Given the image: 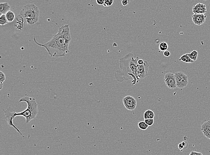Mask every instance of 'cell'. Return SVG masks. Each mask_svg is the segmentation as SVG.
<instances>
[{
	"label": "cell",
	"instance_id": "obj_1",
	"mask_svg": "<svg viewBox=\"0 0 210 155\" xmlns=\"http://www.w3.org/2000/svg\"><path fill=\"white\" fill-rule=\"evenodd\" d=\"M69 25H63L58 29V32L53 35L52 38L45 43L38 42L35 37L34 41L38 45L45 48L50 56L52 57H63L69 53V46L71 41Z\"/></svg>",
	"mask_w": 210,
	"mask_h": 155
},
{
	"label": "cell",
	"instance_id": "obj_2",
	"mask_svg": "<svg viewBox=\"0 0 210 155\" xmlns=\"http://www.w3.org/2000/svg\"><path fill=\"white\" fill-rule=\"evenodd\" d=\"M139 57H137L134 59L133 56V54H130L125 55L120 60V67L121 72L119 71V73L122 74L123 76V80L124 79L125 75H126V80H127V75L132 78V85H135L138 83L140 79H138L137 74L138 61Z\"/></svg>",
	"mask_w": 210,
	"mask_h": 155
},
{
	"label": "cell",
	"instance_id": "obj_3",
	"mask_svg": "<svg viewBox=\"0 0 210 155\" xmlns=\"http://www.w3.org/2000/svg\"><path fill=\"white\" fill-rule=\"evenodd\" d=\"M25 102L28 104L27 109L22 112L16 113L14 115V118L18 116H22L26 118V124L29 123L32 120L36 118L38 113V104L36 99L31 97L25 96L21 98L19 102Z\"/></svg>",
	"mask_w": 210,
	"mask_h": 155
},
{
	"label": "cell",
	"instance_id": "obj_4",
	"mask_svg": "<svg viewBox=\"0 0 210 155\" xmlns=\"http://www.w3.org/2000/svg\"><path fill=\"white\" fill-rule=\"evenodd\" d=\"M20 14L28 24L33 25L39 21L40 11L34 4H27L23 6Z\"/></svg>",
	"mask_w": 210,
	"mask_h": 155
},
{
	"label": "cell",
	"instance_id": "obj_5",
	"mask_svg": "<svg viewBox=\"0 0 210 155\" xmlns=\"http://www.w3.org/2000/svg\"><path fill=\"white\" fill-rule=\"evenodd\" d=\"M3 111L5 113V119L6 122H7L8 125L10 127H13L14 128L16 129V130L20 134V135L23 136V134L20 132V130L17 127L16 125L14 124V123H13V120L15 118L14 117V115L15 114V113H16L14 110L11 106H9L7 110H3Z\"/></svg>",
	"mask_w": 210,
	"mask_h": 155
},
{
	"label": "cell",
	"instance_id": "obj_6",
	"mask_svg": "<svg viewBox=\"0 0 210 155\" xmlns=\"http://www.w3.org/2000/svg\"><path fill=\"white\" fill-rule=\"evenodd\" d=\"M177 86L179 88H183L188 84V77L182 72H177L175 73Z\"/></svg>",
	"mask_w": 210,
	"mask_h": 155
},
{
	"label": "cell",
	"instance_id": "obj_7",
	"mask_svg": "<svg viewBox=\"0 0 210 155\" xmlns=\"http://www.w3.org/2000/svg\"><path fill=\"white\" fill-rule=\"evenodd\" d=\"M149 65L148 62L146 60L143 65H138L137 74L139 79H143L148 76Z\"/></svg>",
	"mask_w": 210,
	"mask_h": 155
},
{
	"label": "cell",
	"instance_id": "obj_8",
	"mask_svg": "<svg viewBox=\"0 0 210 155\" xmlns=\"http://www.w3.org/2000/svg\"><path fill=\"white\" fill-rule=\"evenodd\" d=\"M164 81L166 86L169 89H175L177 87L175 74L172 73L166 74L164 77Z\"/></svg>",
	"mask_w": 210,
	"mask_h": 155
},
{
	"label": "cell",
	"instance_id": "obj_9",
	"mask_svg": "<svg viewBox=\"0 0 210 155\" xmlns=\"http://www.w3.org/2000/svg\"><path fill=\"white\" fill-rule=\"evenodd\" d=\"M123 103L125 107L129 110H134L137 106V101L136 99L131 96H127L123 98Z\"/></svg>",
	"mask_w": 210,
	"mask_h": 155
},
{
	"label": "cell",
	"instance_id": "obj_10",
	"mask_svg": "<svg viewBox=\"0 0 210 155\" xmlns=\"http://www.w3.org/2000/svg\"><path fill=\"white\" fill-rule=\"evenodd\" d=\"M206 16L204 14H193L192 16L193 23L195 25L200 26L204 23L206 20Z\"/></svg>",
	"mask_w": 210,
	"mask_h": 155
},
{
	"label": "cell",
	"instance_id": "obj_11",
	"mask_svg": "<svg viewBox=\"0 0 210 155\" xmlns=\"http://www.w3.org/2000/svg\"><path fill=\"white\" fill-rule=\"evenodd\" d=\"M192 12L194 14H205L207 12L206 6L202 3H198L193 7Z\"/></svg>",
	"mask_w": 210,
	"mask_h": 155
},
{
	"label": "cell",
	"instance_id": "obj_12",
	"mask_svg": "<svg viewBox=\"0 0 210 155\" xmlns=\"http://www.w3.org/2000/svg\"><path fill=\"white\" fill-rule=\"evenodd\" d=\"M202 132L207 138L210 139V121H208L203 123L201 128Z\"/></svg>",
	"mask_w": 210,
	"mask_h": 155
},
{
	"label": "cell",
	"instance_id": "obj_13",
	"mask_svg": "<svg viewBox=\"0 0 210 155\" xmlns=\"http://www.w3.org/2000/svg\"><path fill=\"white\" fill-rule=\"evenodd\" d=\"M25 20L20 14L18 15L16 19V22L14 24V27L17 30H21L23 28Z\"/></svg>",
	"mask_w": 210,
	"mask_h": 155
},
{
	"label": "cell",
	"instance_id": "obj_14",
	"mask_svg": "<svg viewBox=\"0 0 210 155\" xmlns=\"http://www.w3.org/2000/svg\"><path fill=\"white\" fill-rule=\"evenodd\" d=\"M10 9V5L7 2L0 3V12L2 14H6Z\"/></svg>",
	"mask_w": 210,
	"mask_h": 155
},
{
	"label": "cell",
	"instance_id": "obj_15",
	"mask_svg": "<svg viewBox=\"0 0 210 155\" xmlns=\"http://www.w3.org/2000/svg\"><path fill=\"white\" fill-rule=\"evenodd\" d=\"M179 61H184V62L187 63H193L195 61L190 59L189 56L187 54L182 56L179 59Z\"/></svg>",
	"mask_w": 210,
	"mask_h": 155
},
{
	"label": "cell",
	"instance_id": "obj_16",
	"mask_svg": "<svg viewBox=\"0 0 210 155\" xmlns=\"http://www.w3.org/2000/svg\"><path fill=\"white\" fill-rule=\"evenodd\" d=\"M155 117V114L153 111L151 110H146L144 113V119H154Z\"/></svg>",
	"mask_w": 210,
	"mask_h": 155
},
{
	"label": "cell",
	"instance_id": "obj_17",
	"mask_svg": "<svg viewBox=\"0 0 210 155\" xmlns=\"http://www.w3.org/2000/svg\"><path fill=\"white\" fill-rule=\"evenodd\" d=\"M6 18H7V20L9 23H11L14 21V19L15 18V14L14 12L10 10L6 13Z\"/></svg>",
	"mask_w": 210,
	"mask_h": 155
},
{
	"label": "cell",
	"instance_id": "obj_18",
	"mask_svg": "<svg viewBox=\"0 0 210 155\" xmlns=\"http://www.w3.org/2000/svg\"><path fill=\"white\" fill-rule=\"evenodd\" d=\"M187 54L189 56L190 59L195 61L197 60L198 52L197 51L194 50L192 51L191 52H190V53Z\"/></svg>",
	"mask_w": 210,
	"mask_h": 155
},
{
	"label": "cell",
	"instance_id": "obj_19",
	"mask_svg": "<svg viewBox=\"0 0 210 155\" xmlns=\"http://www.w3.org/2000/svg\"><path fill=\"white\" fill-rule=\"evenodd\" d=\"M6 79L5 74L2 71H0V90L3 88V83Z\"/></svg>",
	"mask_w": 210,
	"mask_h": 155
},
{
	"label": "cell",
	"instance_id": "obj_20",
	"mask_svg": "<svg viewBox=\"0 0 210 155\" xmlns=\"http://www.w3.org/2000/svg\"><path fill=\"white\" fill-rule=\"evenodd\" d=\"M9 23L6 18V14H1L0 17V25L4 26Z\"/></svg>",
	"mask_w": 210,
	"mask_h": 155
},
{
	"label": "cell",
	"instance_id": "obj_21",
	"mask_svg": "<svg viewBox=\"0 0 210 155\" xmlns=\"http://www.w3.org/2000/svg\"><path fill=\"white\" fill-rule=\"evenodd\" d=\"M138 127L140 129L145 130L148 129L149 125L147 124L144 121H142V122H140L138 123Z\"/></svg>",
	"mask_w": 210,
	"mask_h": 155
},
{
	"label": "cell",
	"instance_id": "obj_22",
	"mask_svg": "<svg viewBox=\"0 0 210 155\" xmlns=\"http://www.w3.org/2000/svg\"><path fill=\"white\" fill-rule=\"evenodd\" d=\"M169 45L167 43L163 42L161 43L159 45V49L162 51H165L168 50Z\"/></svg>",
	"mask_w": 210,
	"mask_h": 155
},
{
	"label": "cell",
	"instance_id": "obj_23",
	"mask_svg": "<svg viewBox=\"0 0 210 155\" xmlns=\"http://www.w3.org/2000/svg\"><path fill=\"white\" fill-rule=\"evenodd\" d=\"M114 3V0H105V3L104 4V6H110L113 5Z\"/></svg>",
	"mask_w": 210,
	"mask_h": 155
},
{
	"label": "cell",
	"instance_id": "obj_24",
	"mask_svg": "<svg viewBox=\"0 0 210 155\" xmlns=\"http://www.w3.org/2000/svg\"><path fill=\"white\" fill-rule=\"evenodd\" d=\"M144 122L149 126H151L154 124V119H145Z\"/></svg>",
	"mask_w": 210,
	"mask_h": 155
},
{
	"label": "cell",
	"instance_id": "obj_25",
	"mask_svg": "<svg viewBox=\"0 0 210 155\" xmlns=\"http://www.w3.org/2000/svg\"><path fill=\"white\" fill-rule=\"evenodd\" d=\"M187 145V143L185 142H182L181 143H180L179 144L178 148H179V149H180V150H182V149H183V148H184Z\"/></svg>",
	"mask_w": 210,
	"mask_h": 155
},
{
	"label": "cell",
	"instance_id": "obj_26",
	"mask_svg": "<svg viewBox=\"0 0 210 155\" xmlns=\"http://www.w3.org/2000/svg\"><path fill=\"white\" fill-rule=\"evenodd\" d=\"M129 1V0H121V4L123 6H126L128 5Z\"/></svg>",
	"mask_w": 210,
	"mask_h": 155
},
{
	"label": "cell",
	"instance_id": "obj_27",
	"mask_svg": "<svg viewBox=\"0 0 210 155\" xmlns=\"http://www.w3.org/2000/svg\"><path fill=\"white\" fill-rule=\"evenodd\" d=\"M189 155H203L201 152H197L192 151L189 153Z\"/></svg>",
	"mask_w": 210,
	"mask_h": 155
},
{
	"label": "cell",
	"instance_id": "obj_28",
	"mask_svg": "<svg viewBox=\"0 0 210 155\" xmlns=\"http://www.w3.org/2000/svg\"><path fill=\"white\" fill-rule=\"evenodd\" d=\"M96 3L99 5H104L105 3V0H96Z\"/></svg>",
	"mask_w": 210,
	"mask_h": 155
},
{
	"label": "cell",
	"instance_id": "obj_29",
	"mask_svg": "<svg viewBox=\"0 0 210 155\" xmlns=\"http://www.w3.org/2000/svg\"><path fill=\"white\" fill-rule=\"evenodd\" d=\"M164 55L166 57H169L170 56V52L169 51H164Z\"/></svg>",
	"mask_w": 210,
	"mask_h": 155
},
{
	"label": "cell",
	"instance_id": "obj_30",
	"mask_svg": "<svg viewBox=\"0 0 210 155\" xmlns=\"http://www.w3.org/2000/svg\"><path fill=\"white\" fill-rule=\"evenodd\" d=\"M144 62H145V60H143L142 59H138V65H143L144 63Z\"/></svg>",
	"mask_w": 210,
	"mask_h": 155
},
{
	"label": "cell",
	"instance_id": "obj_31",
	"mask_svg": "<svg viewBox=\"0 0 210 155\" xmlns=\"http://www.w3.org/2000/svg\"><path fill=\"white\" fill-rule=\"evenodd\" d=\"M133 1V0H129V1Z\"/></svg>",
	"mask_w": 210,
	"mask_h": 155
}]
</instances>
